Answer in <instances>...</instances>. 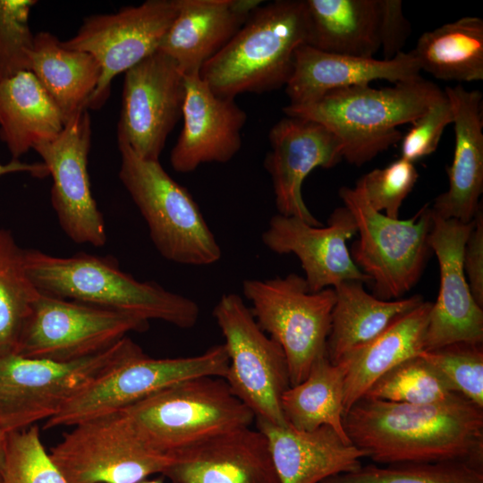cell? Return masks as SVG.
<instances>
[{
    "instance_id": "cell-1",
    "label": "cell",
    "mask_w": 483,
    "mask_h": 483,
    "mask_svg": "<svg viewBox=\"0 0 483 483\" xmlns=\"http://www.w3.org/2000/svg\"><path fill=\"white\" fill-rule=\"evenodd\" d=\"M343 426L350 441L382 465L453 461L483 468V408L460 394L428 404L362 397Z\"/></svg>"
},
{
    "instance_id": "cell-2",
    "label": "cell",
    "mask_w": 483,
    "mask_h": 483,
    "mask_svg": "<svg viewBox=\"0 0 483 483\" xmlns=\"http://www.w3.org/2000/svg\"><path fill=\"white\" fill-rule=\"evenodd\" d=\"M27 274L42 293L135 316L157 319L182 329L199 317L196 301L155 282H141L125 273L110 256L79 252L58 257L24 250Z\"/></svg>"
},
{
    "instance_id": "cell-3",
    "label": "cell",
    "mask_w": 483,
    "mask_h": 483,
    "mask_svg": "<svg viewBox=\"0 0 483 483\" xmlns=\"http://www.w3.org/2000/svg\"><path fill=\"white\" fill-rule=\"evenodd\" d=\"M445 95L422 77L383 89L369 84L331 90L303 105H287L285 115L309 119L331 130L343 159L361 165L402 140L397 129L412 123Z\"/></svg>"
},
{
    "instance_id": "cell-4",
    "label": "cell",
    "mask_w": 483,
    "mask_h": 483,
    "mask_svg": "<svg viewBox=\"0 0 483 483\" xmlns=\"http://www.w3.org/2000/svg\"><path fill=\"white\" fill-rule=\"evenodd\" d=\"M263 3L199 71L200 78L218 96L234 98L242 93L285 87L293 72L297 48L308 45L305 0Z\"/></svg>"
},
{
    "instance_id": "cell-5",
    "label": "cell",
    "mask_w": 483,
    "mask_h": 483,
    "mask_svg": "<svg viewBox=\"0 0 483 483\" xmlns=\"http://www.w3.org/2000/svg\"><path fill=\"white\" fill-rule=\"evenodd\" d=\"M142 352L125 336L94 355L71 361L0 356V426L21 430L58 414L96 381Z\"/></svg>"
},
{
    "instance_id": "cell-6",
    "label": "cell",
    "mask_w": 483,
    "mask_h": 483,
    "mask_svg": "<svg viewBox=\"0 0 483 483\" xmlns=\"http://www.w3.org/2000/svg\"><path fill=\"white\" fill-rule=\"evenodd\" d=\"M119 179L143 216L149 236L165 259L188 266L217 262L222 250L198 204L159 161L139 157L118 142Z\"/></svg>"
},
{
    "instance_id": "cell-7",
    "label": "cell",
    "mask_w": 483,
    "mask_h": 483,
    "mask_svg": "<svg viewBox=\"0 0 483 483\" xmlns=\"http://www.w3.org/2000/svg\"><path fill=\"white\" fill-rule=\"evenodd\" d=\"M123 410L147 444L167 454L249 427L255 419L226 381L216 377L179 382Z\"/></svg>"
},
{
    "instance_id": "cell-8",
    "label": "cell",
    "mask_w": 483,
    "mask_h": 483,
    "mask_svg": "<svg viewBox=\"0 0 483 483\" xmlns=\"http://www.w3.org/2000/svg\"><path fill=\"white\" fill-rule=\"evenodd\" d=\"M339 196L359 233L351 257L373 283V295L386 301L402 298L417 284L425 267L431 208L427 204L406 220L393 219L372 208L357 188L342 187Z\"/></svg>"
},
{
    "instance_id": "cell-9",
    "label": "cell",
    "mask_w": 483,
    "mask_h": 483,
    "mask_svg": "<svg viewBox=\"0 0 483 483\" xmlns=\"http://www.w3.org/2000/svg\"><path fill=\"white\" fill-rule=\"evenodd\" d=\"M72 427L49 452L68 483H138L174 461L147 444L124 410Z\"/></svg>"
},
{
    "instance_id": "cell-10",
    "label": "cell",
    "mask_w": 483,
    "mask_h": 483,
    "mask_svg": "<svg viewBox=\"0 0 483 483\" xmlns=\"http://www.w3.org/2000/svg\"><path fill=\"white\" fill-rule=\"evenodd\" d=\"M242 292L259 327L282 347L291 386L308 376L313 363L326 355L334 288L310 292L303 276L247 279Z\"/></svg>"
},
{
    "instance_id": "cell-11",
    "label": "cell",
    "mask_w": 483,
    "mask_h": 483,
    "mask_svg": "<svg viewBox=\"0 0 483 483\" xmlns=\"http://www.w3.org/2000/svg\"><path fill=\"white\" fill-rule=\"evenodd\" d=\"M213 316L225 338L229 357L225 380L233 394L252 411L255 419L286 426L281 399L291 383L282 347L259 327L250 309L236 293L222 295Z\"/></svg>"
},
{
    "instance_id": "cell-12",
    "label": "cell",
    "mask_w": 483,
    "mask_h": 483,
    "mask_svg": "<svg viewBox=\"0 0 483 483\" xmlns=\"http://www.w3.org/2000/svg\"><path fill=\"white\" fill-rule=\"evenodd\" d=\"M229 357L224 343L191 357L154 359L143 351L119 365L46 420L44 429L74 426L125 409L179 382L226 377Z\"/></svg>"
},
{
    "instance_id": "cell-13",
    "label": "cell",
    "mask_w": 483,
    "mask_h": 483,
    "mask_svg": "<svg viewBox=\"0 0 483 483\" xmlns=\"http://www.w3.org/2000/svg\"><path fill=\"white\" fill-rule=\"evenodd\" d=\"M148 321L122 312L40 292L14 354L71 361L98 353Z\"/></svg>"
},
{
    "instance_id": "cell-14",
    "label": "cell",
    "mask_w": 483,
    "mask_h": 483,
    "mask_svg": "<svg viewBox=\"0 0 483 483\" xmlns=\"http://www.w3.org/2000/svg\"><path fill=\"white\" fill-rule=\"evenodd\" d=\"M178 12V0H148L115 13L86 17L64 47L95 57L101 74L88 110L99 109L110 95L113 79L158 49Z\"/></svg>"
},
{
    "instance_id": "cell-15",
    "label": "cell",
    "mask_w": 483,
    "mask_h": 483,
    "mask_svg": "<svg viewBox=\"0 0 483 483\" xmlns=\"http://www.w3.org/2000/svg\"><path fill=\"white\" fill-rule=\"evenodd\" d=\"M185 77L157 50L124 72L117 142L139 157L159 161L166 139L182 117Z\"/></svg>"
},
{
    "instance_id": "cell-16",
    "label": "cell",
    "mask_w": 483,
    "mask_h": 483,
    "mask_svg": "<svg viewBox=\"0 0 483 483\" xmlns=\"http://www.w3.org/2000/svg\"><path fill=\"white\" fill-rule=\"evenodd\" d=\"M90 116L83 110L68 120L55 139L33 149L53 179L51 204L62 230L76 243L102 247L106 242V230L90 188Z\"/></svg>"
},
{
    "instance_id": "cell-17",
    "label": "cell",
    "mask_w": 483,
    "mask_h": 483,
    "mask_svg": "<svg viewBox=\"0 0 483 483\" xmlns=\"http://www.w3.org/2000/svg\"><path fill=\"white\" fill-rule=\"evenodd\" d=\"M432 216L428 246L438 260L440 286L428 315L424 351L459 342L482 343L483 308L470 292L462 262L473 220L445 219L433 211Z\"/></svg>"
},
{
    "instance_id": "cell-18",
    "label": "cell",
    "mask_w": 483,
    "mask_h": 483,
    "mask_svg": "<svg viewBox=\"0 0 483 483\" xmlns=\"http://www.w3.org/2000/svg\"><path fill=\"white\" fill-rule=\"evenodd\" d=\"M268 140L264 166L272 180L277 214L322 225L306 206L301 187L315 168H331L343 160L340 139L316 121L285 115L270 129Z\"/></svg>"
},
{
    "instance_id": "cell-19",
    "label": "cell",
    "mask_w": 483,
    "mask_h": 483,
    "mask_svg": "<svg viewBox=\"0 0 483 483\" xmlns=\"http://www.w3.org/2000/svg\"><path fill=\"white\" fill-rule=\"evenodd\" d=\"M357 233L355 220L346 207L335 208L326 226H314L295 216H273L262 233V242L277 254H294L304 271L310 292L335 287L343 281L371 283L353 262L347 241Z\"/></svg>"
},
{
    "instance_id": "cell-20",
    "label": "cell",
    "mask_w": 483,
    "mask_h": 483,
    "mask_svg": "<svg viewBox=\"0 0 483 483\" xmlns=\"http://www.w3.org/2000/svg\"><path fill=\"white\" fill-rule=\"evenodd\" d=\"M182 128L170 163L178 173H191L208 163H227L242 148L246 113L234 98L216 95L199 73L184 75Z\"/></svg>"
},
{
    "instance_id": "cell-21",
    "label": "cell",
    "mask_w": 483,
    "mask_h": 483,
    "mask_svg": "<svg viewBox=\"0 0 483 483\" xmlns=\"http://www.w3.org/2000/svg\"><path fill=\"white\" fill-rule=\"evenodd\" d=\"M171 483H280L268 443L258 428H235L173 453Z\"/></svg>"
},
{
    "instance_id": "cell-22",
    "label": "cell",
    "mask_w": 483,
    "mask_h": 483,
    "mask_svg": "<svg viewBox=\"0 0 483 483\" xmlns=\"http://www.w3.org/2000/svg\"><path fill=\"white\" fill-rule=\"evenodd\" d=\"M420 66L412 51L378 60L318 50L307 44L295 52L292 74L285 85L289 105L312 102L338 89L368 85L375 80L394 84L418 80Z\"/></svg>"
},
{
    "instance_id": "cell-23",
    "label": "cell",
    "mask_w": 483,
    "mask_h": 483,
    "mask_svg": "<svg viewBox=\"0 0 483 483\" xmlns=\"http://www.w3.org/2000/svg\"><path fill=\"white\" fill-rule=\"evenodd\" d=\"M266 436L280 483H321L361 466L368 453L343 438L333 428L300 430L256 419Z\"/></svg>"
},
{
    "instance_id": "cell-24",
    "label": "cell",
    "mask_w": 483,
    "mask_h": 483,
    "mask_svg": "<svg viewBox=\"0 0 483 483\" xmlns=\"http://www.w3.org/2000/svg\"><path fill=\"white\" fill-rule=\"evenodd\" d=\"M444 91L453 109L455 146L447 168L448 189L435 199L431 209L442 218L470 223L481 205L483 191L482 93L461 85Z\"/></svg>"
},
{
    "instance_id": "cell-25",
    "label": "cell",
    "mask_w": 483,
    "mask_h": 483,
    "mask_svg": "<svg viewBox=\"0 0 483 483\" xmlns=\"http://www.w3.org/2000/svg\"><path fill=\"white\" fill-rule=\"evenodd\" d=\"M261 0H178L177 14L158 51L184 75L199 73L242 28Z\"/></svg>"
},
{
    "instance_id": "cell-26",
    "label": "cell",
    "mask_w": 483,
    "mask_h": 483,
    "mask_svg": "<svg viewBox=\"0 0 483 483\" xmlns=\"http://www.w3.org/2000/svg\"><path fill=\"white\" fill-rule=\"evenodd\" d=\"M363 284L349 280L334 287L335 301L326 342V357L333 364L373 341L397 318L424 301L419 294L381 300L369 293Z\"/></svg>"
},
{
    "instance_id": "cell-27",
    "label": "cell",
    "mask_w": 483,
    "mask_h": 483,
    "mask_svg": "<svg viewBox=\"0 0 483 483\" xmlns=\"http://www.w3.org/2000/svg\"><path fill=\"white\" fill-rule=\"evenodd\" d=\"M431 306L432 302L423 301L397 318L373 341L342 360L347 364L343 394L345 412L364 397L384 374L424 351Z\"/></svg>"
},
{
    "instance_id": "cell-28",
    "label": "cell",
    "mask_w": 483,
    "mask_h": 483,
    "mask_svg": "<svg viewBox=\"0 0 483 483\" xmlns=\"http://www.w3.org/2000/svg\"><path fill=\"white\" fill-rule=\"evenodd\" d=\"M64 125L61 112L30 71L0 80V140L12 159L55 139Z\"/></svg>"
},
{
    "instance_id": "cell-29",
    "label": "cell",
    "mask_w": 483,
    "mask_h": 483,
    "mask_svg": "<svg viewBox=\"0 0 483 483\" xmlns=\"http://www.w3.org/2000/svg\"><path fill=\"white\" fill-rule=\"evenodd\" d=\"M30 72L61 112L65 123L88 110L101 69L90 54L66 48L49 31L34 35Z\"/></svg>"
},
{
    "instance_id": "cell-30",
    "label": "cell",
    "mask_w": 483,
    "mask_h": 483,
    "mask_svg": "<svg viewBox=\"0 0 483 483\" xmlns=\"http://www.w3.org/2000/svg\"><path fill=\"white\" fill-rule=\"evenodd\" d=\"M308 45L321 51L373 57L380 49L377 0H305Z\"/></svg>"
},
{
    "instance_id": "cell-31",
    "label": "cell",
    "mask_w": 483,
    "mask_h": 483,
    "mask_svg": "<svg viewBox=\"0 0 483 483\" xmlns=\"http://www.w3.org/2000/svg\"><path fill=\"white\" fill-rule=\"evenodd\" d=\"M420 69L439 80H483V20L466 16L426 31L411 50Z\"/></svg>"
},
{
    "instance_id": "cell-32",
    "label": "cell",
    "mask_w": 483,
    "mask_h": 483,
    "mask_svg": "<svg viewBox=\"0 0 483 483\" xmlns=\"http://www.w3.org/2000/svg\"><path fill=\"white\" fill-rule=\"evenodd\" d=\"M346 372L343 360L333 364L326 355L318 359L306 378L284 393L281 405L286 421L300 430L329 426L350 441L343 426Z\"/></svg>"
},
{
    "instance_id": "cell-33",
    "label": "cell",
    "mask_w": 483,
    "mask_h": 483,
    "mask_svg": "<svg viewBox=\"0 0 483 483\" xmlns=\"http://www.w3.org/2000/svg\"><path fill=\"white\" fill-rule=\"evenodd\" d=\"M39 293L27 274L24 249L0 228V356L15 353Z\"/></svg>"
},
{
    "instance_id": "cell-34",
    "label": "cell",
    "mask_w": 483,
    "mask_h": 483,
    "mask_svg": "<svg viewBox=\"0 0 483 483\" xmlns=\"http://www.w3.org/2000/svg\"><path fill=\"white\" fill-rule=\"evenodd\" d=\"M321 483H483V468L453 461L369 464Z\"/></svg>"
},
{
    "instance_id": "cell-35",
    "label": "cell",
    "mask_w": 483,
    "mask_h": 483,
    "mask_svg": "<svg viewBox=\"0 0 483 483\" xmlns=\"http://www.w3.org/2000/svg\"><path fill=\"white\" fill-rule=\"evenodd\" d=\"M456 394L419 354L384 374L364 397L393 402L428 404L445 402Z\"/></svg>"
},
{
    "instance_id": "cell-36",
    "label": "cell",
    "mask_w": 483,
    "mask_h": 483,
    "mask_svg": "<svg viewBox=\"0 0 483 483\" xmlns=\"http://www.w3.org/2000/svg\"><path fill=\"white\" fill-rule=\"evenodd\" d=\"M0 483H68L46 451L37 424L8 433Z\"/></svg>"
},
{
    "instance_id": "cell-37",
    "label": "cell",
    "mask_w": 483,
    "mask_h": 483,
    "mask_svg": "<svg viewBox=\"0 0 483 483\" xmlns=\"http://www.w3.org/2000/svg\"><path fill=\"white\" fill-rule=\"evenodd\" d=\"M449 387L483 408L482 343L459 342L419 353Z\"/></svg>"
},
{
    "instance_id": "cell-38",
    "label": "cell",
    "mask_w": 483,
    "mask_h": 483,
    "mask_svg": "<svg viewBox=\"0 0 483 483\" xmlns=\"http://www.w3.org/2000/svg\"><path fill=\"white\" fill-rule=\"evenodd\" d=\"M34 0H0V80L30 70L34 35L29 26Z\"/></svg>"
},
{
    "instance_id": "cell-39",
    "label": "cell",
    "mask_w": 483,
    "mask_h": 483,
    "mask_svg": "<svg viewBox=\"0 0 483 483\" xmlns=\"http://www.w3.org/2000/svg\"><path fill=\"white\" fill-rule=\"evenodd\" d=\"M419 177L414 163L402 157L384 168H376L360 177L355 188L376 211L398 219L403 200Z\"/></svg>"
},
{
    "instance_id": "cell-40",
    "label": "cell",
    "mask_w": 483,
    "mask_h": 483,
    "mask_svg": "<svg viewBox=\"0 0 483 483\" xmlns=\"http://www.w3.org/2000/svg\"><path fill=\"white\" fill-rule=\"evenodd\" d=\"M452 106L445 95L411 124L402 137V157L414 163L436 151L445 127L453 123Z\"/></svg>"
},
{
    "instance_id": "cell-41",
    "label": "cell",
    "mask_w": 483,
    "mask_h": 483,
    "mask_svg": "<svg viewBox=\"0 0 483 483\" xmlns=\"http://www.w3.org/2000/svg\"><path fill=\"white\" fill-rule=\"evenodd\" d=\"M378 36L384 60L402 52L411 34V24L403 14L401 0H377Z\"/></svg>"
},
{
    "instance_id": "cell-42",
    "label": "cell",
    "mask_w": 483,
    "mask_h": 483,
    "mask_svg": "<svg viewBox=\"0 0 483 483\" xmlns=\"http://www.w3.org/2000/svg\"><path fill=\"white\" fill-rule=\"evenodd\" d=\"M462 262L470 292L476 302L483 308V211L481 205L476 212L473 226L464 245Z\"/></svg>"
},
{
    "instance_id": "cell-43",
    "label": "cell",
    "mask_w": 483,
    "mask_h": 483,
    "mask_svg": "<svg viewBox=\"0 0 483 483\" xmlns=\"http://www.w3.org/2000/svg\"><path fill=\"white\" fill-rule=\"evenodd\" d=\"M29 173L35 177H45L49 175L47 166L43 162L23 163L19 159H12L7 164L0 163V176L13 173Z\"/></svg>"
},
{
    "instance_id": "cell-44",
    "label": "cell",
    "mask_w": 483,
    "mask_h": 483,
    "mask_svg": "<svg viewBox=\"0 0 483 483\" xmlns=\"http://www.w3.org/2000/svg\"><path fill=\"white\" fill-rule=\"evenodd\" d=\"M7 439H8V433L5 432L0 426V471L3 467L4 458H5Z\"/></svg>"
},
{
    "instance_id": "cell-45",
    "label": "cell",
    "mask_w": 483,
    "mask_h": 483,
    "mask_svg": "<svg viewBox=\"0 0 483 483\" xmlns=\"http://www.w3.org/2000/svg\"><path fill=\"white\" fill-rule=\"evenodd\" d=\"M138 483H165V480L163 478H157V479H149L148 478Z\"/></svg>"
}]
</instances>
